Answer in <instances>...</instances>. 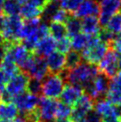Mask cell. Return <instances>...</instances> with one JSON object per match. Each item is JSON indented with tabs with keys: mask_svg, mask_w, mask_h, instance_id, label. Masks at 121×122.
Segmentation results:
<instances>
[{
	"mask_svg": "<svg viewBox=\"0 0 121 122\" xmlns=\"http://www.w3.org/2000/svg\"><path fill=\"white\" fill-rule=\"evenodd\" d=\"M5 41V40L4 39L3 36H2V35H1V33H0V44H3Z\"/></svg>",
	"mask_w": 121,
	"mask_h": 122,
	"instance_id": "cell-40",
	"label": "cell"
},
{
	"mask_svg": "<svg viewBox=\"0 0 121 122\" xmlns=\"http://www.w3.org/2000/svg\"><path fill=\"white\" fill-rule=\"evenodd\" d=\"M39 99H40L39 96L33 95L28 91H25L14 97L13 102L16 105L19 112L21 113V115H24L37 108Z\"/></svg>",
	"mask_w": 121,
	"mask_h": 122,
	"instance_id": "cell-8",
	"label": "cell"
},
{
	"mask_svg": "<svg viewBox=\"0 0 121 122\" xmlns=\"http://www.w3.org/2000/svg\"><path fill=\"white\" fill-rule=\"evenodd\" d=\"M8 122H26V120H25V118H24L23 116L20 115V117L18 116V117L15 118L14 119L11 120V121H8Z\"/></svg>",
	"mask_w": 121,
	"mask_h": 122,
	"instance_id": "cell-36",
	"label": "cell"
},
{
	"mask_svg": "<svg viewBox=\"0 0 121 122\" xmlns=\"http://www.w3.org/2000/svg\"><path fill=\"white\" fill-rule=\"evenodd\" d=\"M94 104V100L87 94L81 95L77 102L72 105L73 107L71 111V120L72 122H76L84 119L88 112L93 110Z\"/></svg>",
	"mask_w": 121,
	"mask_h": 122,
	"instance_id": "cell-9",
	"label": "cell"
},
{
	"mask_svg": "<svg viewBox=\"0 0 121 122\" xmlns=\"http://www.w3.org/2000/svg\"><path fill=\"white\" fill-rule=\"evenodd\" d=\"M85 119L87 122H101V116L95 111H93V110L88 112L86 116L85 117Z\"/></svg>",
	"mask_w": 121,
	"mask_h": 122,
	"instance_id": "cell-31",
	"label": "cell"
},
{
	"mask_svg": "<svg viewBox=\"0 0 121 122\" xmlns=\"http://www.w3.org/2000/svg\"><path fill=\"white\" fill-rule=\"evenodd\" d=\"M26 74L30 78L42 80L48 74V69H47L45 60L43 57L37 56V55H33L32 61L30 63V68H29Z\"/></svg>",
	"mask_w": 121,
	"mask_h": 122,
	"instance_id": "cell-11",
	"label": "cell"
},
{
	"mask_svg": "<svg viewBox=\"0 0 121 122\" xmlns=\"http://www.w3.org/2000/svg\"><path fill=\"white\" fill-rule=\"evenodd\" d=\"M19 111L14 102H0V121L8 122L17 118Z\"/></svg>",
	"mask_w": 121,
	"mask_h": 122,
	"instance_id": "cell-17",
	"label": "cell"
},
{
	"mask_svg": "<svg viewBox=\"0 0 121 122\" xmlns=\"http://www.w3.org/2000/svg\"><path fill=\"white\" fill-rule=\"evenodd\" d=\"M48 30H49L51 36L56 41L67 37V31H66L65 24L61 23V22L52 21L50 25L48 26Z\"/></svg>",
	"mask_w": 121,
	"mask_h": 122,
	"instance_id": "cell-24",
	"label": "cell"
},
{
	"mask_svg": "<svg viewBox=\"0 0 121 122\" xmlns=\"http://www.w3.org/2000/svg\"><path fill=\"white\" fill-rule=\"evenodd\" d=\"M71 45L70 37H65L63 38L60 39V40L56 41V49H57V51L65 54L71 50Z\"/></svg>",
	"mask_w": 121,
	"mask_h": 122,
	"instance_id": "cell-29",
	"label": "cell"
},
{
	"mask_svg": "<svg viewBox=\"0 0 121 122\" xmlns=\"http://www.w3.org/2000/svg\"><path fill=\"white\" fill-rule=\"evenodd\" d=\"M42 82V95L47 98H57L64 86V80L59 74H47Z\"/></svg>",
	"mask_w": 121,
	"mask_h": 122,
	"instance_id": "cell-4",
	"label": "cell"
},
{
	"mask_svg": "<svg viewBox=\"0 0 121 122\" xmlns=\"http://www.w3.org/2000/svg\"><path fill=\"white\" fill-rule=\"evenodd\" d=\"M99 70L95 64L86 61H81L77 66L71 69H64L59 75L68 84L76 85L82 89H86L98 74Z\"/></svg>",
	"mask_w": 121,
	"mask_h": 122,
	"instance_id": "cell-1",
	"label": "cell"
},
{
	"mask_svg": "<svg viewBox=\"0 0 121 122\" xmlns=\"http://www.w3.org/2000/svg\"><path fill=\"white\" fill-rule=\"evenodd\" d=\"M76 122H87L86 120V119H80V120H78V121H76Z\"/></svg>",
	"mask_w": 121,
	"mask_h": 122,
	"instance_id": "cell-42",
	"label": "cell"
},
{
	"mask_svg": "<svg viewBox=\"0 0 121 122\" xmlns=\"http://www.w3.org/2000/svg\"><path fill=\"white\" fill-rule=\"evenodd\" d=\"M98 20L101 26L104 27L111 16L121 11V0H100Z\"/></svg>",
	"mask_w": 121,
	"mask_h": 122,
	"instance_id": "cell-10",
	"label": "cell"
},
{
	"mask_svg": "<svg viewBox=\"0 0 121 122\" xmlns=\"http://www.w3.org/2000/svg\"><path fill=\"white\" fill-rule=\"evenodd\" d=\"M104 27L115 36L121 34V11L111 16Z\"/></svg>",
	"mask_w": 121,
	"mask_h": 122,
	"instance_id": "cell-23",
	"label": "cell"
},
{
	"mask_svg": "<svg viewBox=\"0 0 121 122\" xmlns=\"http://www.w3.org/2000/svg\"><path fill=\"white\" fill-rule=\"evenodd\" d=\"M20 5L14 0H5L3 5L4 14L6 16H14L20 14Z\"/></svg>",
	"mask_w": 121,
	"mask_h": 122,
	"instance_id": "cell-25",
	"label": "cell"
},
{
	"mask_svg": "<svg viewBox=\"0 0 121 122\" xmlns=\"http://www.w3.org/2000/svg\"><path fill=\"white\" fill-rule=\"evenodd\" d=\"M105 98L112 104L121 106V87L111 81L110 87L108 89Z\"/></svg>",
	"mask_w": 121,
	"mask_h": 122,
	"instance_id": "cell-22",
	"label": "cell"
},
{
	"mask_svg": "<svg viewBox=\"0 0 121 122\" xmlns=\"http://www.w3.org/2000/svg\"><path fill=\"white\" fill-rule=\"evenodd\" d=\"M27 91L35 95L40 96L42 95V82L39 79L30 78L27 85Z\"/></svg>",
	"mask_w": 121,
	"mask_h": 122,
	"instance_id": "cell-27",
	"label": "cell"
},
{
	"mask_svg": "<svg viewBox=\"0 0 121 122\" xmlns=\"http://www.w3.org/2000/svg\"><path fill=\"white\" fill-rule=\"evenodd\" d=\"M110 78L102 72H98L91 84L85 90L94 101H97L105 98L108 89L110 87Z\"/></svg>",
	"mask_w": 121,
	"mask_h": 122,
	"instance_id": "cell-3",
	"label": "cell"
},
{
	"mask_svg": "<svg viewBox=\"0 0 121 122\" xmlns=\"http://www.w3.org/2000/svg\"><path fill=\"white\" fill-rule=\"evenodd\" d=\"M98 70L109 78H113L118 72V54L111 47L104 54L101 61L98 62Z\"/></svg>",
	"mask_w": 121,
	"mask_h": 122,
	"instance_id": "cell-7",
	"label": "cell"
},
{
	"mask_svg": "<svg viewBox=\"0 0 121 122\" xmlns=\"http://www.w3.org/2000/svg\"><path fill=\"white\" fill-rule=\"evenodd\" d=\"M14 1H16L19 5H23V4H25L26 2H28V0H14Z\"/></svg>",
	"mask_w": 121,
	"mask_h": 122,
	"instance_id": "cell-37",
	"label": "cell"
},
{
	"mask_svg": "<svg viewBox=\"0 0 121 122\" xmlns=\"http://www.w3.org/2000/svg\"><path fill=\"white\" fill-rule=\"evenodd\" d=\"M82 60V56L79 54V52L75 50H70L67 53V55H65V68L71 69L77 66L78 63H80Z\"/></svg>",
	"mask_w": 121,
	"mask_h": 122,
	"instance_id": "cell-26",
	"label": "cell"
},
{
	"mask_svg": "<svg viewBox=\"0 0 121 122\" xmlns=\"http://www.w3.org/2000/svg\"><path fill=\"white\" fill-rule=\"evenodd\" d=\"M101 27L97 16H86L81 20V31L91 37L98 35Z\"/></svg>",
	"mask_w": 121,
	"mask_h": 122,
	"instance_id": "cell-16",
	"label": "cell"
},
{
	"mask_svg": "<svg viewBox=\"0 0 121 122\" xmlns=\"http://www.w3.org/2000/svg\"><path fill=\"white\" fill-rule=\"evenodd\" d=\"M42 14V9L38 8L36 5H34L30 2H26L23 4L20 9V14L21 17H23L26 20L39 18Z\"/></svg>",
	"mask_w": 121,
	"mask_h": 122,
	"instance_id": "cell-18",
	"label": "cell"
},
{
	"mask_svg": "<svg viewBox=\"0 0 121 122\" xmlns=\"http://www.w3.org/2000/svg\"><path fill=\"white\" fill-rule=\"evenodd\" d=\"M82 93H83V89L80 86L68 84L63 86V89L59 97L60 98L61 102L72 106L77 102V99L80 97Z\"/></svg>",
	"mask_w": 121,
	"mask_h": 122,
	"instance_id": "cell-15",
	"label": "cell"
},
{
	"mask_svg": "<svg viewBox=\"0 0 121 122\" xmlns=\"http://www.w3.org/2000/svg\"><path fill=\"white\" fill-rule=\"evenodd\" d=\"M99 13V4L95 0H83L73 13V15L78 19L86 16H97Z\"/></svg>",
	"mask_w": 121,
	"mask_h": 122,
	"instance_id": "cell-13",
	"label": "cell"
},
{
	"mask_svg": "<svg viewBox=\"0 0 121 122\" xmlns=\"http://www.w3.org/2000/svg\"><path fill=\"white\" fill-rule=\"evenodd\" d=\"M55 50H56V40L51 35H46L39 39L33 51L35 52L36 55L45 58Z\"/></svg>",
	"mask_w": 121,
	"mask_h": 122,
	"instance_id": "cell-12",
	"label": "cell"
},
{
	"mask_svg": "<svg viewBox=\"0 0 121 122\" xmlns=\"http://www.w3.org/2000/svg\"><path fill=\"white\" fill-rule=\"evenodd\" d=\"M117 122H121V120H118V121H117Z\"/></svg>",
	"mask_w": 121,
	"mask_h": 122,
	"instance_id": "cell-44",
	"label": "cell"
},
{
	"mask_svg": "<svg viewBox=\"0 0 121 122\" xmlns=\"http://www.w3.org/2000/svg\"><path fill=\"white\" fill-rule=\"evenodd\" d=\"M112 82H113L114 84H116L117 86H118L119 87H121V71L120 72H118V73L113 77Z\"/></svg>",
	"mask_w": 121,
	"mask_h": 122,
	"instance_id": "cell-35",
	"label": "cell"
},
{
	"mask_svg": "<svg viewBox=\"0 0 121 122\" xmlns=\"http://www.w3.org/2000/svg\"><path fill=\"white\" fill-rule=\"evenodd\" d=\"M28 1L30 4H32V5H36L38 8H41V9H43L44 6L47 4V2H48V0H28Z\"/></svg>",
	"mask_w": 121,
	"mask_h": 122,
	"instance_id": "cell-34",
	"label": "cell"
},
{
	"mask_svg": "<svg viewBox=\"0 0 121 122\" xmlns=\"http://www.w3.org/2000/svg\"><path fill=\"white\" fill-rule=\"evenodd\" d=\"M118 54V67L121 70V53H119Z\"/></svg>",
	"mask_w": 121,
	"mask_h": 122,
	"instance_id": "cell-38",
	"label": "cell"
},
{
	"mask_svg": "<svg viewBox=\"0 0 121 122\" xmlns=\"http://www.w3.org/2000/svg\"><path fill=\"white\" fill-rule=\"evenodd\" d=\"M0 102H1V94H0Z\"/></svg>",
	"mask_w": 121,
	"mask_h": 122,
	"instance_id": "cell-43",
	"label": "cell"
},
{
	"mask_svg": "<svg viewBox=\"0 0 121 122\" xmlns=\"http://www.w3.org/2000/svg\"><path fill=\"white\" fill-rule=\"evenodd\" d=\"M0 70L3 71L4 74L6 76L8 79L18 73L20 71V69L15 64V62L9 56H7L6 54L5 55L4 59L0 62Z\"/></svg>",
	"mask_w": 121,
	"mask_h": 122,
	"instance_id": "cell-19",
	"label": "cell"
},
{
	"mask_svg": "<svg viewBox=\"0 0 121 122\" xmlns=\"http://www.w3.org/2000/svg\"><path fill=\"white\" fill-rule=\"evenodd\" d=\"M91 36L85 34V33H78V34L75 35L72 37H71V47L73 50L77 52L83 51L86 46H87L88 42L90 40Z\"/></svg>",
	"mask_w": 121,
	"mask_h": 122,
	"instance_id": "cell-21",
	"label": "cell"
},
{
	"mask_svg": "<svg viewBox=\"0 0 121 122\" xmlns=\"http://www.w3.org/2000/svg\"><path fill=\"white\" fill-rule=\"evenodd\" d=\"M49 2H54V3H58V2H60L61 0H48Z\"/></svg>",
	"mask_w": 121,
	"mask_h": 122,
	"instance_id": "cell-41",
	"label": "cell"
},
{
	"mask_svg": "<svg viewBox=\"0 0 121 122\" xmlns=\"http://www.w3.org/2000/svg\"><path fill=\"white\" fill-rule=\"evenodd\" d=\"M70 15H71L70 13H68L67 11H65L64 9H62V8L60 6V8L55 12V14H54V16L52 17L51 21H55V22H61V23H64V22L67 20V19L69 18Z\"/></svg>",
	"mask_w": 121,
	"mask_h": 122,
	"instance_id": "cell-30",
	"label": "cell"
},
{
	"mask_svg": "<svg viewBox=\"0 0 121 122\" xmlns=\"http://www.w3.org/2000/svg\"><path fill=\"white\" fill-rule=\"evenodd\" d=\"M64 24L67 31V37L70 38L81 32V20L74 15H70Z\"/></svg>",
	"mask_w": 121,
	"mask_h": 122,
	"instance_id": "cell-20",
	"label": "cell"
},
{
	"mask_svg": "<svg viewBox=\"0 0 121 122\" xmlns=\"http://www.w3.org/2000/svg\"><path fill=\"white\" fill-rule=\"evenodd\" d=\"M110 48V45L101 40L96 36L91 37L87 46L81 51L82 60L86 62L96 64L101 61Z\"/></svg>",
	"mask_w": 121,
	"mask_h": 122,
	"instance_id": "cell-2",
	"label": "cell"
},
{
	"mask_svg": "<svg viewBox=\"0 0 121 122\" xmlns=\"http://www.w3.org/2000/svg\"><path fill=\"white\" fill-rule=\"evenodd\" d=\"M9 41H5L3 44H0V62L4 59L5 55L7 51V46H8Z\"/></svg>",
	"mask_w": 121,
	"mask_h": 122,
	"instance_id": "cell-32",
	"label": "cell"
},
{
	"mask_svg": "<svg viewBox=\"0 0 121 122\" xmlns=\"http://www.w3.org/2000/svg\"><path fill=\"white\" fill-rule=\"evenodd\" d=\"M23 21L19 15L6 16L5 26L0 31L4 39L9 42H15L19 40L20 32Z\"/></svg>",
	"mask_w": 121,
	"mask_h": 122,
	"instance_id": "cell-5",
	"label": "cell"
},
{
	"mask_svg": "<svg viewBox=\"0 0 121 122\" xmlns=\"http://www.w3.org/2000/svg\"><path fill=\"white\" fill-rule=\"evenodd\" d=\"M8 81V78L4 74V72L0 70V93L5 89V86L6 85V82Z\"/></svg>",
	"mask_w": 121,
	"mask_h": 122,
	"instance_id": "cell-33",
	"label": "cell"
},
{
	"mask_svg": "<svg viewBox=\"0 0 121 122\" xmlns=\"http://www.w3.org/2000/svg\"><path fill=\"white\" fill-rule=\"evenodd\" d=\"M4 1L5 0H0V13L3 10V5H4Z\"/></svg>",
	"mask_w": 121,
	"mask_h": 122,
	"instance_id": "cell-39",
	"label": "cell"
},
{
	"mask_svg": "<svg viewBox=\"0 0 121 122\" xmlns=\"http://www.w3.org/2000/svg\"><path fill=\"white\" fill-rule=\"evenodd\" d=\"M45 62L50 73L59 74L65 69V54L59 51H54L46 56Z\"/></svg>",
	"mask_w": 121,
	"mask_h": 122,
	"instance_id": "cell-14",
	"label": "cell"
},
{
	"mask_svg": "<svg viewBox=\"0 0 121 122\" xmlns=\"http://www.w3.org/2000/svg\"><path fill=\"white\" fill-rule=\"evenodd\" d=\"M83 0H61L60 6L68 13H74Z\"/></svg>",
	"mask_w": 121,
	"mask_h": 122,
	"instance_id": "cell-28",
	"label": "cell"
},
{
	"mask_svg": "<svg viewBox=\"0 0 121 122\" xmlns=\"http://www.w3.org/2000/svg\"><path fill=\"white\" fill-rule=\"evenodd\" d=\"M29 79L30 77L25 72L23 71L18 72L8 79L4 90L10 95L12 99H14V97H15L16 95L27 91Z\"/></svg>",
	"mask_w": 121,
	"mask_h": 122,
	"instance_id": "cell-6",
	"label": "cell"
}]
</instances>
